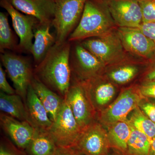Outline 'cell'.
Segmentation results:
<instances>
[{"mask_svg":"<svg viewBox=\"0 0 155 155\" xmlns=\"http://www.w3.org/2000/svg\"><path fill=\"white\" fill-rule=\"evenodd\" d=\"M1 58L16 93L25 99L34 76L30 62L24 57L10 53H3Z\"/></svg>","mask_w":155,"mask_h":155,"instance_id":"cell-8","label":"cell"},{"mask_svg":"<svg viewBox=\"0 0 155 155\" xmlns=\"http://www.w3.org/2000/svg\"><path fill=\"white\" fill-rule=\"evenodd\" d=\"M1 5L5 9L11 17L14 30L19 38V48L30 52L33 45V27L37 19L20 13L8 0H1Z\"/></svg>","mask_w":155,"mask_h":155,"instance_id":"cell-13","label":"cell"},{"mask_svg":"<svg viewBox=\"0 0 155 155\" xmlns=\"http://www.w3.org/2000/svg\"><path fill=\"white\" fill-rule=\"evenodd\" d=\"M108 138L111 148L114 150L125 153L130 134L131 127L126 121H120L107 127Z\"/></svg>","mask_w":155,"mask_h":155,"instance_id":"cell-20","label":"cell"},{"mask_svg":"<svg viewBox=\"0 0 155 155\" xmlns=\"http://www.w3.org/2000/svg\"><path fill=\"white\" fill-rule=\"evenodd\" d=\"M126 121L151 140L155 137V123L137 107L129 114Z\"/></svg>","mask_w":155,"mask_h":155,"instance_id":"cell-25","label":"cell"},{"mask_svg":"<svg viewBox=\"0 0 155 155\" xmlns=\"http://www.w3.org/2000/svg\"><path fill=\"white\" fill-rule=\"evenodd\" d=\"M82 130L69 105L64 98L57 118L48 131L57 147H70L75 145Z\"/></svg>","mask_w":155,"mask_h":155,"instance_id":"cell-5","label":"cell"},{"mask_svg":"<svg viewBox=\"0 0 155 155\" xmlns=\"http://www.w3.org/2000/svg\"><path fill=\"white\" fill-rule=\"evenodd\" d=\"M15 47V41L7 14L0 13V49L1 51L5 49H12Z\"/></svg>","mask_w":155,"mask_h":155,"instance_id":"cell-26","label":"cell"},{"mask_svg":"<svg viewBox=\"0 0 155 155\" xmlns=\"http://www.w3.org/2000/svg\"><path fill=\"white\" fill-rule=\"evenodd\" d=\"M110 155H127L126 154L122 153L116 151L114 150H111V151Z\"/></svg>","mask_w":155,"mask_h":155,"instance_id":"cell-37","label":"cell"},{"mask_svg":"<svg viewBox=\"0 0 155 155\" xmlns=\"http://www.w3.org/2000/svg\"><path fill=\"white\" fill-rule=\"evenodd\" d=\"M149 155H155V137L151 140Z\"/></svg>","mask_w":155,"mask_h":155,"instance_id":"cell-36","label":"cell"},{"mask_svg":"<svg viewBox=\"0 0 155 155\" xmlns=\"http://www.w3.org/2000/svg\"><path fill=\"white\" fill-rule=\"evenodd\" d=\"M22 98L17 94H8L1 91L0 110L4 114L13 118L30 123L27 108L23 104Z\"/></svg>","mask_w":155,"mask_h":155,"instance_id":"cell-21","label":"cell"},{"mask_svg":"<svg viewBox=\"0 0 155 155\" xmlns=\"http://www.w3.org/2000/svg\"><path fill=\"white\" fill-rule=\"evenodd\" d=\"M116 29L127 52L150 60L154 57L155 44L139 27H118Z\"/></svg>","mask_w":155,"mask_h":155,"instance_id":"cell-10","label":"cell"},{"mask_svg":"<svg viewBox=\"0 0 155 155\" xmlns=\"http://www.w3.org/2000/svg\"><path fill=\"white\" fill-rule=\"evenodd\" d=\"M25 99L31 124L35 128L48 130L52 125L53 122L31 84L28 89Z\"/></svg>","mask_w":155,"mask_h":155,"instance_id":"cell-16","label":"cell"},{"mask_svg":"<svg viewBox=\"0 0 155 155\" xmlns=\"http://www.w3.org/2000/svg\"><path fill=\"white\" fill-rule=\"evenodd\" d=\"M54 1H55V0H54Z\"/></svg>","mask_w":155,"mask_h":155,"instance_id":"cell-38","label":"cell"},{"mask_svg":"<svg viewBox=\"0 0 155 155\" xmlns=\"http://www.w3.org/2000/svg\"><path fill=\"white\" fill-rule=\"evenodd\" d=\"M142 97L137 87L124 90L114 102L100 112L98 122L107 127L116 122L126 121L129 114L138 107Z\"/></svg>","mask_w":155,"mask_h":155,"instance_id":"cell-6","label":"cell"},{"mask_svg":"<svg viewBox=\"0 0 155 155\" xmlns=\"http://www.w3.org/2000/svg\"><path fill=\"white\" fill-rule=\"evenodd\" d=\"M141 8L142 23L155 22V0H137Z\"/></svg>","mask_w":155,"mask_h":155,"instance_id":"cell-27","label":"cell"},{"mask_svg":"<svg viewBox=\"0 0 155 155\" xmlns=\"http://www.w3.org/2000/svg\"><path fill=\"white\" fill-rule=\"evenodd\" d=\"M143 113L155 123V99L142 97L138 104Z\"/></svg>","mask_w":155,"mask_h":155,"instance_id":"cell-28","label":"cell"},{"mask_svg":"<svg viewBox=\"0 0 155 155\" xmlns=\"http://www.w3.org/2000/svg\"><path fill=\"white\" fill-rule=\"evenodd\" d=\"M34 38L30 52L38 64L56 43V38L50 32V24H41L34 33Z\"/></svg>","mask_w":155,"mask_h":155,"instance_id":"cell-18","label":"cell"},{"mask_svg":"<svg viewBox=\"0 0 155 155\" xmlns=\"http://www.w3.org/2000/svg\"><path fill=\"white\" fill-rule=\"evenodd\" d=\"M137 87L142 96L155 99V80L143 81Z\"/></svg>","mask_w":155,"mask_h":155,"instance_id":"cell-29","label":"cell"},{"mask_svg":"<svg viewBox=\"0 0 155 155\" xmlns=\"http://www.w3.org/2000/svg\"><path fill=\"white\" fill-rule=\"evenodd\" d=\"M118 27H137L142 23L141 8L137 0H105Z\"/></svg>","mask_w":155,"mask_h":155,"instance_id":"cell-11","label":"cell"},{"mask_svg":"<svg viewBox=\"0 0 155 155\" xmlns=\"http://www.w3.org/2000/svg\"><path fill=\"white\" fill-rule=\"evenodd\" d=\"M0 88L1 91L8 94H15L16 91L9 84L6 78V73L0 65Z\"/></svg>","mask_w":155,"mask_h":155,"instance_id":"cell-30","label":"cell"},{"mask_svg":"<svg viewBox=\"0 0 155 155\" xmlns=\"http://www.w3.org/2000/svg\"><path fill=\"white\" fill-rule=\"evenodd\" d=\"M116 26L105 0H87L78 25L69 35V42L103 36Z\"/></svg>","mask_w":155,"mask_h":155,"instance_id":"cell-2","label":"cell"},{"mask_svg":"<svg viewBox=\"0 0 155 155\" xmlns=\"http://www.w3.org/2000/svg\"><path fill=\"white\" fill-rule=\"evenodd\" d=\"M57 148L47 130L35 128L33 137L25 150L28 155H54Z\"/></svg>","mask_w":155,"mask_h":155,"instance_id":"cell-19","label":"cell"},{"mask_svg":"<svg viewBox=\"0 0 155 155\" xmlns=\"http://www.w3.org/2000/svg\"><path fill=\"white\" fill-rule=\"evenodd\" d=\"M0 122L3 130L16 146L25 150L32 139L35 128L29 122L21 121L4 114H1Z\"/></svg>","mask_w":155,"mask_h":155,"instance_id":"cell-15","label":"cell"},{"mask_svg":"<svg viewBox=\"0 0 155 155\" xmlns=\"http://www.w3.org/2000/svg\"><path fill=\"white\" fill-rule=\"evenodd\" d=\"M130 126L131 134L127 143V152L125 154L127 155H149L151 140L144 133Z\"/></svg>","mask_w":155,"mask_h":155,"instance_id":"cell-24","label":"cell"},{"mask_svg":"<svg viewBox=\"0 0 155 155\" xmlns=\"http://www.w3.org/2000/svg\"><path fill=\"white\" fill-rule=\"evenodd\" d=\"M144 75V81L155 80V55L151 59Z\"/></svg>","mask_w":155,"mask_h":155,"instance_id":"cell-35","label":"cell"},{"mask_svg":"<svg viewBox=\"0 0 155 155\" xmlns=\"http://www.w3.org/2000/svg\"><path fill=\"white\" fill-rule=\"evenodd\" d=\"M0 155H28L19 149H17L11 144L1 143L0 145Z\"/></svg>","mask_w":155,"mask_h":155,"instance_id":"cell-31","label":"cell"},{"mask_svg":"<svg viewBox=\"0 0 155 155\" xmlns=\"http://www.w3.org/2000/svg\"><path fill=\"white\" fill-rule=\"evenodd\" d=\"M81 45L107 68L127 61V52L123 47L117 29L103 36L86 39Z\"/></svg>","mask_w":155,"mask_h":155,"instance_id":"cell-3","label":"cell"},{"mask_svg":"<svg viewBox=\"0 0 155 155\" xmlns=\"http://www.w3.org/2000/svg\"><path fill=\"white\" fill-rule=\"evenodd\" d=\"M71 45L66 41L50 49L35 69V76L64 97L71 85Z\"/></svg>","mask_w":155,"mask_h":155,"instance_id":"cell-1","label":"cell"},{"mask_svg":"<svg viewBox=\"0 0 155 155\" xmlns=\"http://www.w3.org/2000/svg\"><path fill=\"white\" fill-rule=\"evenodd\" d=\"M139 28L155 44V22L142 23Z\"/></svg>","mask_w":155,"mask_h":155,"instance_id":"cell-32","label":"cell"},{"mask_svg":"<svg viewBox=\"0 0 155 155\" xmlns=\"http://www.w3.org/2000/svg\"><path fill=\"white\" fill-rule=\"evenodd\" d=\"M46 10L48 13L53 16L54 11L55 1L54 0H35Z\"/></svg>","mask_w":155,"mask_h":155,"instance_id":"cell-34","label":"cell"},{"mask_svg":"<svg viewBox=\"0 0 155 155\" xmlns=\"http://www.w3.org/2000/svg\"><path fill=\"white\" fill-rule=\"evenodd\" d=\"M31 84L47 111L50 119L54 122L63 105L64 98L49 88L35 75Z\"/></svg>","mask_w":155,"mask_h":155,"instance_id":"cell-17","label":"cell"},{"mask_svg":"<svg viewBox=\"0 0 155 155\" xmlns=\"http://www.w3.org/2000/svg\"><path fill=\"white\" fill-rule=\"evenodd\" d=\"M72 66L78 80L85 81L103 75L106 70L104 64L81 44L75 46L72 57Z\"/></svg>","mask_w":155,"mask_h":155,"instance_id":"cell-12","label":"cell"},{"mask_svg":"<svg viewBox=\"0 0 155 155\" xmlns=\"http://www.w3.org/2000/svg\"><path fill=\"white\" fill-rule=\"evenodd\" d=\"M83 82L96 112L104 110L116 95V84L104 74Z\"/></svg>","mask_w":155,"mask_h":155,"instance_id":"cell-14","label":"cell"},{"mask_svg":"<svg viewBox=\"0 0 155 155\" xmlns=\"http://www.w3.org/2000/svg\"><path fill=\"white\" fill-rule=\"evenodd\" d=\"M64 98L82 130L95 120L96 112L91 101L84 83L76 79Z\"/></svg>","mask_w":155,"mask_h":155,"instance_id":"cell-7","label":"cell"},{"mask_svg":"<svg viewBox=\"0 0 155 155\" xmlns=\"http://www.w3.org/2000/svg\"><path fill=\"white\" fill-rule=\"evenodd\" d=\"M107 68L109 69L106 76L116 84L128 83L137 76L139 71V67L137 64L127 61Z\"/></svg>","mask_w":155,"mask_h":155,"instance_id":"cell-22","label":"cell"},{"mask_svg":"<svg viewBox=\"0 0 155 155\" xmlns=\"http://www.w3.org/2000/svg\"><path fill=\"white\" fill-rule=\"evenodd\" d=\"M54 155H84L74 147H58Z\"/></svg>","mask_w":155,"mask_h":155,"instance_id":"cell-33","label":"cell"},{"mask_svg":"<svg viewBox=\"0 0 155 155\" xmlns=\"http://www.w3.org/2000/svg\"><path fill=\"white\" fill-rule=\"evenodd\" d=\"M18 11L36 18L41 24H51V15L35 0H8Z\"/></svg>","mask_w":155,"mask_h":155,"instance_id":"cell-23","label":"cell"},{"mask_svg":"<svg viewBox=\"0 0 155 155\" xmlns=\"http://www.w3.org/2000/svg\"><path fill=\"white\" fill-rule=\"evenodd\" d=\"M87 0H55L52 23L55 28L56 43L66 41L79 22Z\"/></svg>","mask_w":155,"mask_h":155,"instance_id":"cell-4","label":"cell"},{"mask_svg":"<svg viewBox=\"0 0 155 155\" xmlns=\"http://www.w3.org/2000/svg\"><path fill=\"white\" fill-rule=\"evenodd\" d=\"M74 147L84 155H110L112 150L107 132L96 120L82 130Z\"/></svg>","mask_w":155,"mask_h":155,"instance_id":"cell-9","label":"cell"}]
</instances>
